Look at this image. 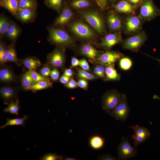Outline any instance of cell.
Listing matches in <instances>:
<instances>
[{
    "label": "cell",
    "instance_id": "1",
    "mask_svg": "<svg viewBox=\"0 0 160 160\" xmlns=\"http://www.w3.org/2000/svg\"><path fill=\"white\" fill-rule=\"evenodd\" d=\"M49 40L56 45L65 47L72 46L74 41L72 38L64 30L55 28L49 29Z\"/></svg>",
    "mask_w": 160,
    "mask_h": 160
},
{
    "label": "cell",
    "instance_id": "2",
    "mask_svg": "<svg viewBox=\"0 0 160 160\" xmlns=\"http://www.w3.org/2000/svg\"><path fill=\"white\" fill-rule=\"evenodd\" d=\"M122 95L115 89L107 92L102 98V105L103 109L110 115L121 101Z\"/></svg>",
    "mask_w": 160,
    "mask_h": 160
},
{
    "label": "cell",
    "instance_id": "3",
    "mask_svg": "<svg viewBox=\"0 0 160 160\" xmlns=\"http://www.w3.org/2000/svg\"><path fill=\"white\" fill-rule=\"evenodd\" d=\"M82 16L85 21L95 30L99 33L104 31L103 20L99 13L95 11H89L83 12Z\"/></svg>",
    "mask_w": 160,
    "mask_h": 160
},
{
    "label": "cell",
    "instance_id": "4",
    "mask_svg": "<svg viewBox=\"0 0 160 160\" xmlns=\"http://www.w3.org/2000/svg\"><path fill=\"white\" fill-rule=\"evenodd\" d=\"M118 153L119 159L124 160L133 158L137 153L135 146H132L128 138H122L118 146Z\"/></svg>",
    "mask_w": 160,
    "mask_h": 160
},
{
    "label": "cell",
    "instance_id": "5",
    "mask_svg": "<svg viewBox=\"0 0 160 160\" xmlns=\"http://www.w3.org/2000/svg\"><path fill=\"white\" fill-rule=\"evenodd\" d=\"M65 62L64 51L60 48L55 49L47 56V63L52 68L63 69Z\"/></svg>",
    "mask_w": 160,
    "mask_h": 160
},
{
    "label": "cell",
    "instance_id": "6",
    "mask_svg": "<svg viewBox=\"0 0 160 160\" xmlns=\"http://www.w3.org/2000/svg\"><path fill=\"white\" fill-rule=\"evenodd\" d=\"M130 109L126 95L123 94L122 99L110 115L117 120L124 121L127 119Z\"/></svg>",
    "mask_w": 160,
    "mask_h": 160
},
{
    "label": "cell",
    "instance_id": "7",
    "mask_svg": "<svg viewBox=\"0 0 160 160\" xmlns=\"http://www.w3.org/2000/svg\"><path fill=\"white\" fill-rule=\"evenodd\" d=\"M160 15V10L157 8L151 1L147 0L142 4L140 10V15L142 18L151 20Z\"/></svg>",
    "mask_w": 160,
    "mask_h": 160
},
{
    "label": "cell",
    "instance_id": "8",
    "mask_svg": "<svg viewBox=\"0 0 160 160\" xmlns=\"http://www.w3.org/2000/svg\"><path fill=\"white\" fill-rule=\"evenodd\" d=\"M71 31L77 36L81 38L90 39L93 37L95 33L88 25L81 22H76L71 25Z\"/></svg>",
    "mask_w": 160,
    "mask_h": 160
},
{
    "label": "cell",
    "instance_id": "9",
    "mask_svg": "<svg viewBox=\"0 0 160 160\" xmlns=\"http://www.w3.org/2000/svg\"><path fill=\"white\" fill-rule=\"evenodd\" d=\"M18 90L17 88L9 86H4L1 87L0 97L3 100L4 103L8 105L11 102L17 99Z\"/></svg>",
    "mask_w": 160,
    "mask_h": 160
},
{
    "label": "cell",
    "instance_id": "10",
    "mask_svg": "<svg viewBox=\"0 0 160 160\" xmlns=\"http://www.w3.org/2000/svg\"><path fill=\"white\" fill-rule=\"evenodd\" d=\"M122 57L121 54L118 52L113 51H106L100 55L96 63L114 65L116 62Z\"/></svg>",
    "mask_w": 160,
    "mask_h": 160
},
{
    "label": "cell",
    "instance_id": "11",
    "mask_svg": "<svg viewBox=\"0 0 160 160\" xmlns=\"http://www.w3.org/2000/svg\"><path fill=\"white\" fill-rule=\"evenodd\" d=\"M145 39L144 34H139L126 40L124 42V47L127 49L137 50L143 44Z\"/></svg>",
    "mask_w": 160,
    "mask_h": 160
},
{
    "label": "cell",
    "instance_id": "12",
    "mask_svg": "<svg viewBox=\"0 0 160 160\" xmlns=\"http://www.w3.org/2000/svg\"><path fill=\"white\" fill-rule=\"evenodd\" d=\"M81 53L88 58L92 63H96L101 54L100 52L89 43L83 44L80 48Z\"/></svg>",
    "mask_w": 160,
    "mask_h": 160
},
{
    "label": "cell",
    "instance_id": "13",
    "mask_svg": "<svg viewBox=\"0 0 160 160\" xmlns=\"http://www.w3.org/2000/svg\"><path fill=\"white\" fill-rule=\"evenodd\" d=\"M121 40L120 34L117 33H110L105 36L100 45L104 48L109 49L119 43Z\"/></svg>",
    "mask_w": 160,
    "mask_h": 160
},
{
    "label": "cell",
    "instance_id": "14",
    "mask_svg": "<svg viewBox=\"0 0 160 160\" xmlns=\"http://www.w3.org/2000/svg\"><path fill=\"white\" fill-rule=\"evenodd\" d=\"M17 78L12 69L8 66H3L0 69V81L4 83L15 82Z\"/></svg>",
    "mask_w": 160,
    "mask_h": 160
},
{
    "label": "cell",
    "instance_id": "15",
    "mask_svg": "<svg viewBox=\"0 0 160 160\" xmlns=\"http://www.w3.org/2000/svg\"><path fill=\"white\" fill-rule=\"evenodd\" d=\"M73 12L67 6H65L59 16L56 19L55 25L56 26H63L66 24L71 19Z\"/></svg>",
    "mask_w": 160,
    "mask_h": 160
},
{
    "label": "cell",
    "instance_id": "16",
    "mask_svg": "<svg viewBox=\"0 0 160 160\" xmlns=\"http://www.w3.org/2000/svg\"><path fill=\"white\" fill-rule=\"evenodd\" d=\"M0 5L9 11L13 16L17 15L19 9L17 0H0Z\"/></svg>",
    "mask_w": 160,
    "mask_h": 160
},
{
    "label": "cell",
    "instance_id": "17",
    "mask_svg": "<svg viewBox=\"0 0 160 160\" xmlns=\"http://www.w3.org/2000/svg\"><path fill=\"white\" fill-rule=\"evenodd\" d=\"M140 24V20L137 17H129L126 19L125 27L127 32L129 33L133 32L139 29Z\"/></svg>",
    "mask_w": 160,
    "mask_h": 160
},
{
    "label": "cell",
    "instance_id": "18",
    "mask_svg": "<svg viewBox=\"0 0 160 160\" xmlns=\"http://www.w3.org/2000/svg\"><path fill=\"white\" fill-rule=\"evenodd\" d=\"M20 64L23 65L29 70H35L40 67L41 65L40 60L34 57H29L23 59L20 61Z\"/></svg>",
    "mask_w": 160,
    "mask_h": 160
},
{
    "label": "cell",
    "instance_id": "19",
    "mask_svg": "<svg viewBox=\"0 0 160 160\" xmlns=\"http://www.w3.org/2000/svg\"><path fill=\"white\" fill-rule=\"evenodd\" d=\"M105 67V81H119L121 80V75L114 67V65H104Z\"/></svg>",
    "mask_w": 160,
    "mask_h": 160
},
{
    "label": "cell",
    "instance_id": "20",
    "mask_svg": "<svg viewBox=\"0 0 160 160\" xmlns=\"http://www.w3.org/2000/svg\"><path fill=\"white\" fill-rule=\"evenodd\" d=\"M17 15L20 20L23 22H26L34 17L35 10L27 8H19Z\"/></svg>",
    "mask_w": 160,
    "mask_h": 160
},
{
    "label": "cell",
    "instance_id": "21",
    "mask_svg": "<svg viewBox=\"0 0 160 160\" xmlns=\"http://www.w3.org/2000/svg\"><path fill=\"white\" fill-rule=\"evenodd\" d=\"M108 23L110 28L113 31H117L120 29L121 23L119 16L114 13H111L108 17Z\"/></svg>",
    "mask_w": 160,
    "mask_h": 160
},
{
    "label": "cell",
    "instance_id": "22",
    "mask_svg": "<svg viewBox=\"0 0 160 160\" xmlns=\"http://www.w3.org/2000/svg\"><path fill=\"white\" fill-rule=\"evenodd\" d=\"M20 82L22 88L26 90H30L31 87L36 82L32 77L28 71L22 75Z\"/></svg>",
    "mask_w": 160,
    "mask_h": 160
},
{
    "label": "cell",
    "instance_id": "23",
    "mask_svg": "<svg viewBox=\"0 0 160 160\" xmlns=\"http://www.w3.org/2000/svg\"><path fill=\"white\" fill-rule=\"evenodd\" d=\"M89 144L93 149L98 150L101 149L105 144L104 138L98 135H94L91 136L89 140Z\"/></svg>",
    "mask_w": 160,
    "mask_h": 160
},
{
    "label": "cell",
    "instance_id": "24",
    "mask_svg": "<svg viewBox=\"0 0 160 160\" xmlns=\"http://www.w3.org/2000/svg\"><path fill=\"white\" fill-rule=\"evenodd\" d=\"M114 8L118 11L124 13H133L134 11L133 7L125 0L120 1L115 5Z\"/></svg>",
    "mask_w": 160,
    "mask_h": 160
},
{
    "label": "cell",
    "instance_id": "25",
    "mask_svg": "<svg viewBox=\"0 0 160 160\" xmlns=\"http://www.w3.org/2000/svg\"><path fill=\"white\" fill-rule=\"evenodd\" d=\"M28 118V116L25 115L23 117L21 118L7 119L5 124L1 126L0 128L3 129L8 126L18 125H21L24 127L25 122Z\"/></svg>",
    "mask_w": 160,
    "mask_h": 160
},
{
    "label": "cell",
    "instance_id": "26",
    "mask_svg": "<svg viewBox=\"0 0 160 160\" xmlns=\"http://www.w3.org/2000/svg\"><path fill=\"white\" fill-rule=\"evenodd\" d=\"M4 109V112L18 116L20 109L19 100L17 99L11 102Z\"/></svg>",
    "mask_w": 160,
    "mask_h": 160
},
{
    "label": "cell",
    "instance_id": "27",
    "mask_svg": "<svg viewBox=\"0 0 160 160\" xmlns=\"http://www.w3.org/2000/svg\"><path fill=\"white\" fill-rule=\"evenodd\" d=\"M128 127L133 129L135 134L143 136L147 140L151 136L150 132L145 127H141L138 125H135V126H129Z\"/></svg>",
    "mask_w": 160,
    "mask_h": 160
},
{
    "label": "cell",
    "instance_id": "28",
    "mask_svg": "<svg viewBox=\"0 0 160 160\" xmlns=\"http://www.w3.org/2000/svg\"><path fill=\"white\" fill-rule=\"evenodd\" d=\"M76 71L77 76L79 79H83L87 80H94L98 78L95 75L90 73L89 72L81 68H77Z\"/></svg>",
    "mask_w": 160,
    "mask_h": 160
},
{
    "label": "cell",
    "instance_id": "29",
    "mask_svg": "<svg viewBox=\"0 0 160 160\" xmlns=\"http://www.w3.org/2000/svg\"><path fill=\"white\" fill-rule=\"evenodd\" d=\"M53 83L50 81L36 82L31 88L30 90L33 92L51 87Z\"/></svg>",
    "mask_w": 160,
    "mask_h": 160
},
{
    "label": "cell",
    "instance_id": "30",
    "mask_svg": "<svg viewBox=\"0 0 160 160\" xmlns=\"http://www.w3.org/2000/svg\"><path fill=\"white\" fill-rule=\"evenodd\" d=\"M133 64L132 60L128 57H122L119 60V67L124 71H128L130 70Z\"/></svg>",
    "mask_w": 160,
    "mask_h": 160
},
{
    "label": "cell",
    "instance_id": "31",
    "mask_svg": "<svg viewBox=\"0 0 160 160\" xmlns=\"http://www.w3.org/2000/svg\"><path fill=\"white\" fill-rule=\"evenodd\" d=\"M19 8H27L34 10L37 6L36 0H22L18 1Z\"/></svg>",
    "mask_w": 160,
    "mask_h": 160
},
{
    "label": "cell",
    "instance_id": "32",
    "mask_svg": "<svg viewBox=\"0 0 160 160\" xmlns=\"http://www.w3.org/2000/svg\"><path fill=\"white\" fill-rule=\"evenodd\" d=\"M93 68V73L98 78L104 79L105 78V67L102 64L96 63Z\"/></svg>",
    "mask_w": 160,
    "mask_h": 160
},
{
    "label": "cell",
    "instance_id": "33",
    "mask_svg": "<svg viewBox=\"0 0 160 160\" xmlns=\"http://www.w3.org/2000/svg\"><path fill=\"white\" fill-rule=\"evenodd\" d=\"M9 52L7 55L8 62H13L16 64L17 65H20L19 63L20 60L17 57V54L14 47L11 45L8 47Z\"/></svg>",
    "mask_w": 160,
    "mask_h": 160
},
{
    "label": "cell",
    "instance_id": "34",
    "mask_svg": "<svg viewBox=\"0 0 160 160\" xmlns=\"http://www.w3.org/2000/svg\"><path fill=\"white\" fill-rule=\"evenodd\" d=\"M20 30L15 24H11L7 32L8 36L11 40H15L17 38L19 34Z\"/></svg>",
    "mask_w": 160,
    "mask_h": 160
},
{
    "label": "cell",
    "instance_id": "35",
    "mask_svg": "<svg viewBox=\"0 0 160 160\" xmlns=\"http://www.w3.org/2000/svg\"><path fill=\"white\" fill-rule=\"evenodd\" d=\"M44 2L49 7L59 12L62 7L63 0H45Z\"/></svg>",
    "mask_w": 160,
    "mask_h": 160
},
{
    "label": "cell",
    "instance_id": "36",
    "mask_svg": "<svg viewBox=\"0 0 160 160\" xmlns=\"http://www.w3.org/2000/svg\"><path fill=\"white\" fill-rule=\"evenodd\" d=\"M11 25L10 22L7 18L3 16L0 17V34L3 35L7 32Z\"/></svg>",
    "mask_w": 160,
    "mask_h": 160
},
{
    "label": "cell",
    "instance_id": "37",
    "mask_svg": "<svg viewBox=\"0 0 160 160\" xmlns=\"http://www.w3.org/2000/svg\"><path fill=\"white\" fill-rule=\"evenodd\" d=\"M90 3L88 0H74L71 3V6L76 9H83L89 7Z\"/></svg>",
    "mask_w": 160,
    "mask_h": 160
},
{
    "label": "cell",
    "instance_id": "38",
    "mask_svg": "<svg viewBox=\"0 0 160 160\" xmlns=\"http://www.w3.org/2000/svg\"><path fill=\"white\" fill-rule=\"evenodd\" d=\"M28 72L36 82L50 81L49 78L43 76L39 73L37 72L35 70H29Z\"/></svg>",
    "mask_w": 160,
    "mask_h": 160
},
{
    "label": "cell",
    "instance_id": "39",
    "mask_svg": "<svg viewBox=\"0 0 160 160\" xmlns=\"http://www.w3.org/2000/svg\"><path fill=\"white\" fill-rule=\"evenodd\" d=\"M40 159L43 160H62V156L54 153H48L41 157Z\"/></svg>",
    "mask_w": 160,
    "mask_h": 160
},
{
    "label": "cell",
    "instance_id": "40",
    "mask_svg": "<svg viewBox=\"0 0 160 160\" xmlns=\"http://www.w3.org/2000/svg\"><path fill=\"white\" fill-rule=\"evenodd\" d=\"M51 67L47 63L44 64L39 70V73L43 76L48 78L50 76Z\"/></svg>",
    "mask_w": 160,
    "mask_h": 160
},
{
    "label": "cell",
    "instance_id": "41",
    "mask_svg": "<svg viewBox=\"0 0 160 160\" xmlns=\"http://www.w3.org/2000/svg\"><path fill=\"white\" fill-rule=\"evenodd\" d=\"M132 138L134 140L133 143L135 147L141 144L147 140L143 136L135 134L132 135Z\"/></svg>",
    "mask_w": 160,
    "mask_h": 160
},
{
    "label": "cell",
    "instance_id": "42",
    "mask_svg": "<svg viewBox=\"0 0 160 160\" xmlns=\"http://www.w3.org/2000/svg\"><path fill=\"white\" fill-rule=\"evenodd\" d=\"M60 75V72L58 69L57 68H54L51 70L50 76L52 81H56L59 79Z\"/></svg>",
    "mask_w": 160,
    "mask_h": 160
},
{
    "label": "cell",
    "instance_id": "43",
    "mask_svg": "<svg viewBox=\"0 0 160 160\" xmlns=\"http://www.w3.org/2000/svg\"><path fill=\"white\" fill-rule=\"evenodd\" d=\"M80 66L82 69L90 72L91 71L90 68L87 60L85 58H82L80 60Z\"/></svg>",
    "mask_w": 160,
    "mask_h": 160
},
{
    "label": "cell",
    "instance_id": "44",
    "mask_svg": "<svg viewBox=\"0 0 160 160\" xmlns=\"http://www.w3.org/2000/svg\"><path fill=\"white\" fill-rule=\"evenodd\" d=\"M9 52L8 47L6 48L2 54L0 55V63L1 65H4L8 62L7 55Z\"/></svg>",
    "mask_w": 160,
    "mask_h": 160
},
{
    "label": "cell",
    "instance_id": "45",
    "mask_svg": "<svg viewBox=\"0 0 160 160\" xmlns=\"http://www.w3.org/2000/svg\"><path fill=\"white\" fill-rule=\"evenodd\" d=\"M78 87H79L85 90L88 89V80L80 79L77 82Z\"/></svg>",
    "mask_w": 160,
    "mask_h": 160
},
{
    "label": "cell",
    "instance_id": "46",
    "mask_svg": "<svg viewBox=\"0 0 160 160\" xmlns=\"http://www.w3.org/2000/svg\"><path fill=\"white\" fill-rule=\"evenodd\" d=\"M64 86L70 89H74L78 87L77 82L72 78H71L68 82Z\"/></svg>",
    "mask_w": 160,
    "mask_h": 160
},
{
    "label": "cell",
    "instance_id": "47",
    "mask_svg": "<svg viewBox=\"0 0 160 160\" xmlns=\"http://www.w3.org/2000/svg\"><path fill=\"white\" fill-rule=\"evenodd\" d=\"M100 160H116L117 159L109 154H104L99 156L97 158Z\"/></svg>",
    "mask_w": 160,
    "mask_h": 160
},
{
    "label": "cell",
    "instance_id": "48",
    "mask_svg": "<svg viewBox=\"0 0 160 160\" xmlns=\"http://www.w3.org/2000/svg\"><path fill=\"white\" fill-rule=\"evenodd\" d=\"M74 74L73 70L71 68H66L65 69L63 75L70 77L73 78Z\"/></svg>",
    "mask_w": 160,
    "mask_h": 160
},
{
    "label": "cell",
    "instance_id": "49",
    "mask_svg": "<svg viewBox=\"0 0 160 160\" xmlns=\"http://www.w3.org/2000/svg\"><path fill=\"white\" fill-rule=\"evenodd\" d=\"M80 60L74 57H72L71 59V65L70 68H72L79 65Z\"/></svg>",
    "mask_w": 160,
    "mask_h": 160
},
{
    "label": "cell",
    "instance_id": "50",
    "mask_svg": "<svg viewBox=\"0 0 160 160\" xmlns=\"http://www.w3.org/2000/svg\"><path fill=\"white\" fill-rule=\"evenodd\" d=\"M71 79L70 77L63 75L60 77L59 80L61 83L65 85Z\"/></svg>",
    "mask_w": 160,
    "mask_h": 160
},
{
    "label": "cell",
    "instance_id": "51",
    "mask_svg": "<svg viewBox=\"0 0 160 160\" xmlns=\"http://www.w3.org/2000/svg\"><path fill=\"white\" fill-rule=\"evenodd\" d=\"M95 0L97 4L101 8H104L105 7L107 0Z\"/></svg>",
    "mask_w": 160,
    "mask_h": 160
},
{
    "label": "cell",
    "instance_id": "52",
    "mask_svg": "<svg viewBox=\"0 0 160 160\" xmlns=\"http://www.w3.org/2000/svg\"><path fill=\"white\" fill-rule=\"evenodd\" d=\"M131 2L135 4H136L138 3L140 0H129Z\"/></svg>",
    "mask_w": 160,
    "mask_h": 160
},
{
    "label": "cell",
    "instance_id": "53",
    "mask_svg": "<svg viewBox=\"0 0 160 160\" xmlns=\"http://www.w3.org/2000/svg\"><path fill=\"white\" fill-rule=\"evenodd\" d=\"M63 159L65 160H76V159H75L74 158H71V157H65Z\"/></svg>",
    "mask_w": 160,
    "mask_h": 160
},
{
    "label": "cell",
    "instance_id": "54",
    "mask_svg": "<svg viewBox=\"0 0 160 160\" xmlns=\"http://www.w3.org/2000/svg\"><path fill=\"white\" fill-rule=\"evenodd\" d=\"M154 58L157 61H158L159 62V63H160V59H156V58Z\"/></svg>",
    "mask_w": 160,
    "mask_h": 160
},
{
    "label": "cell",
    "instance_id": "55",
    "mask_svg": "<svg viewBox=\"0 0 160 160\" xmlns=\"http://www.w3.org/2000/svg\"><path fill=\"white\" fill-rule=\"evenodd\" d=\"M18 1H21L22 0H17Z\"/></svg>",
    "mask_w": 160,
    "mask_h": 160
},
{
    "label": "cell",
    "instance_id": "56",
    "mask_svg": "<svg viewBox=\"0 0 160 160\" xmlns=\"http://www.w3.org/2000/svg\"><path fill=\"white\" fill-rule=\"evenodd\" d=\"M112 0L113 1H114L115 0Z\"/></svg>",
    "mask_w": 160,
    "mask_h": 160
}]
</instances>
